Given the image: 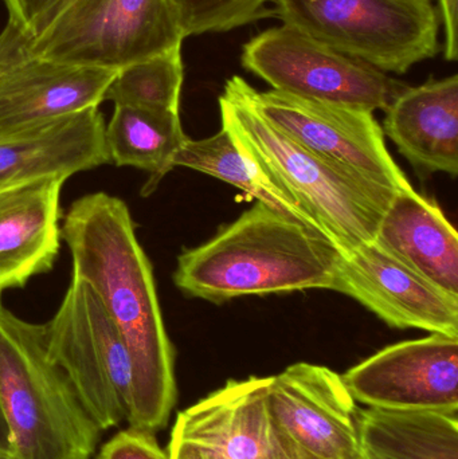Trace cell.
<instances>
[{"mask_svg":"<svg viewBox=\"0 0 458 459\" xmlns=\"http://www.w3.org/2000/svg\"><path fill=\"white\" fill-rule=\"evenodd\" d=\"M61 238L72 255V277L94 289L131 358L129 428L163 430L177 403L175 350L128 206L105 193L82 196L69 207Z\"/></svg>","mask_w":458,"mask_h":459,"instance_id":"1","label":"cell"},{"mask_svg":"<svg viewBox=\"0 0 458 459\" xmlns=\"http://www.w3.org/2000/svg\"><path fill=\"white\" fill-rule=\"evenodd\" d=\"M341 250L319 232L255 202L230 225L177 256L186 296L223 304L239 297L333 289Z\"/></svg>","mask_w":458,"mask_h":459,"instance_id":"2","label":"cell"},{"mask_svg":"<svg viewBox=\"0 0 458 459\" xmlns=\"http://www.w3.org/2000/svg\"><path fill=\"white\" fill-rule=\"evenodd\" d=\"M218 102L222 128L239 150L319 225L341 253L374 240L385 210L398 193L285 136L250 107L238 75L226 81Z\"/></svg>","mask_w":458,"mask_h":459,"instance_id":"3","label":"cell"},{"mask_svg":"<svg viewBox=\"0 0 458 459\" xmlns=\"http://www.w3.org/2000/svg\"><path fill=\"white\" fill-rule=\"evenodd\" d=\"M0 410L16 459H91L101 437L48 356L45 324L22 320L2 304Z\"/></svg>","mask_w":458,"mask_h":459,"instance_id":"4","label":"cell"},{"mask_svg":"<svg viewBox=\"0 0 458 459\" xmlns=\"http://www.w3.org/2000/svg\"><path fill=\"white\" fill-rule=\"evenodd\" d=\"M282 24L384 73L405 74L438 45L432 0H273Z\"/></svg>","mask_w":458,"mask_h":459,"instance_id":"5","label":"cell"},{"mask_svg":"<svg viewBox=\"0 0 458 459\" xmlns=\"http://www.w3.org/2000/svg\"><path fill=\"white\" fill-rule=\"evenodd\" d=\"M26 39L40 58L118 72L182 48L185 35L172 0H75Z\"/></svg>","mask_w":458,"mask_h":459,"instance_id":"6","label":"cell"},{"mask_svg":"<svg viewBox=\"0 0 458 459\" xmlns=\"http://www.w3.org/2000/svg\"><path fill=\"white\" fill-rule=\"evenodd\" d=\"M51 360L66 374L101 431L126 420L132 391L131 358L99 296L72 277L58 310L45 324Z\"/></svg>","mask_w":458,"mask_h":459,"instance_id":"7","label":"cell"},{"mask_svg":"<svg viewBox=\"0 0 458 459\" xmlns=\"http://www.w3.org/2000/svg\"><path fill=\"white\" fill-rule=\"evenodd\" d=\"M241 62L274 91L373 113L386 110L408 86L287 24L252 38Z\"/></svg>","mask_w":458,"mask_h":459,"instance_id":"8","label":"cell"},{"mask_svg":"<svg viewBox=\"0 0 458 459\" xmlns=\"http://www.w3.org/2000/svg\"><path fill=\"white\" fill-rule=\"evenodd\" d=\"M250 107L306 150L351 169L394 193L413 188L390 155L374 113L360 108L303 99L284 91H258L241 77Z\"/></svg>","mask_w":458,"mask_h":459,"instance_id":"9","label":"cell"},{"mask_svg":"<svg viewBox=\"0 0 458 459\" xmlns=\"http://www.w3.org/2000/svg\"><path fill=\"white\" fill-rule=\"evenodd\" d=\"M268 404L292 459H362L358 403L341 375L296 363L269 377Z\"/></svg>","mask_w":458,"mask_h":459,"instance_id":"10","label":"cell"},{"mask_svg":"<svg viewBox=\"0 0 458 459\" xmlns=\"http://www.w3.org/2000/svg\"><path fill=\"white\" fill-rule=\"evenodd\" d=\"M117 73L34 56L24 32L7 22L0 32V139L99 107Z\"/></svg>","mask_w":458,"mask_h":459,"instance_id":"11","label":"cell"},{"mask_svg":"<svg viewBox=\"0 0 458 459\" xmlns=\"http://www.w3.org/2000/svg\"><path fill=\"white\" fill-rule=\"evenodd\" d=\"M341 379L368 409L458 415V337L430 333L389 345Z\"/></svg>","mask_w":458,"mask_h":459,"instance_id":"12","label":"cell"},{"mask_svg":"<svg viewBox=\"0 0 458 459\" xmlns=\"http://www.w3.org/2000/svg\"><path fill=\"white\" fill-rule=\"evenodd\" d=\"M392 328L458 337V299L417 274L376 240L341 253L333 289Z\"/></svg>","mask_w":458,"mask_h":459,"instance_id":"13","label":"cell"},{"mask_svg":"<svg viewBox=\"0 0 458 459\" xmlns=\"http://www.w3.org/2000/svg\"><path fill=\"white\" fill-rule=\"evenodd\" d=\"M269 377L229 380L177 414L171 441L212 450L223 459H292L268 404Z\"/></svg>","mask_w":458,"mask_h":459,"instance_id":"14","label":"cell"},{"mask_svg":"<svg viewBox=\"0 0 458 459\" xmlns=\"http://www.w3.org/2000/svg\"><path fill=\"white\" fill-rule=\"evenodd\" d=\"M46 177L0 190V299L54 267L61 248V190Z\"/></svg>","mask_w":458,"mask_h":459,"instance_id":"15","label":"cell"},{"mask_svg":"<svg viewBox=\"0 0 458 459\" xmlns=\"http://www.w3.org/2000/svg\"><path fill=\"white\" fill-rule=\"evenodd\" d=\"M108 163L104 116L88 108L0 139V190L38 178L69 179Z\"/></svg>","mask_w":458,"mask_h":459,"instance_id":"16","label":"cell"},{"mask_svg":"<svg viewBox=\"0 0 458 459\" xmlns=\"http://www.w3.org/2000/svg\"><path fill=\"white\" fill-rule=\"evenodd\" d=\"M384 134L421 174L458 175V75L406 86L389 105Z\"/></svg>","mask_w":458,"mask_h":459,"instance_id":"17","label":"cell"},{"mask_svg":"<svg viewBox=\"0 0 458 459\" xmlns=\"http://www.w3.org/2000/svg\"><path fill=\"white\" fill-rule=\"evenodd\" d=\"M374 240L417 274L458 299V235L437 202L414 188L395 194Z\"/></svg>","mask_w":458,"mask_h":459,"instance_id":"18","label":"cell"},{"mask_svg":"<svg viewBox=\"0 0 458 459\" xmlns=\"http://www.w3.org/2000/svg\"><path fill=\"white\" fill-rule=\"evenodd\" d=\"M362 459H458V415L359 410Z\"/></svg>","mask_w":458,"mask_h":459,"instance_id":"19","label":"cell"},{"mask_svg":"<svg viewBox=\"0 0 458 459\" xmlns=\"http://www.w3.org/2000/svg\"><path fill=\"white\" fill-rule=\"evenodd\" d=\"M188 137L179 113L115 105L105 126V144L110 163L134 167L150 174L143 195H150L169 171Z\"/></svg>","mask_w":458,"mask_h":459,"instance_id":"20","label":"cell"},{"mask_svg":"<svg viewBox=\"0 0 458 459\" xmlns=\"http://www.w3.org/2000/svg\"><path fill=\"white\" fill-rule=\"evenodd\" d=\"M174 167L195 169L222 180L244 191L255 202H261L327 238L319 225L295 201L264 178L225 128L203 140H191L188 137L175 156Z\"/></svg>","mask_w":458,"mask_h":459,"instance_id":"21","label":"cell"},{"mask_svg":"<svg viewBox=\"0 0 458 459\" xmlns=\"http://www.w3.org/2000/svg\"><path fill=\"white\" fill-rule=\"evenodd\" d=\"M183 78L182 48H177L118 70L104 101L179 113Z\"/></svg>","mask_w":458,"mask_h":459,"instance_id":"22","label":"cell"},{"mask_svg":"<svg viewBox=\"0 0 458 459\" xmlns=\"http://www.w3.org/2000/svg\"><path fill=\"white\" fill-rule=\"evenodd\" d=\"M269 0H172L185 38L225 32L272 15Z\"/></svg>","mask_w":458,"mask_h":459,"instance_id":"23","label":"cell"},{"mask_svg":"<svg viewBox=\"0 0 458 459\" xmlns=\"http://www.w3.org/2000/svg\"><path fill=\"white\" fill-rule=\"evenodd\" d=\"M97 459H169L155 434L129 428L116 434L99 450Z\"/></svg>","mask_w":458,"mask_h":459,"instance_id":"24","label":"cell"},{"mask_svg":"<svg viewBox=\"0 0 458 459\" xmlns=\"http://www.w3.org/2000/svg\"><path fill=\"white\" fill-rule=\"evenodd\" d=\"M8 10V22L27 34L35 22L56 0H3Z\"/></svg>","mask_w":458,"mask_h":459,"instance_id":"25","label":"cell"},{"mask_svg":"<svg viewBox=\"0 0 458 459\" xmlns=\"http://www.w3.org/2000/svg\"><path fill=\"white\" fill-rule=\"evenodd\" d=\"M440 2L441 21L445 32L444 43V58L454 62L458 56L457 39V3L458 0H438Z\"/></svg>","mask_w":458,"mask_h":459,"instance_id":"26","label":"cell"},{"mask_svg":"<svg viewBox=\"0 0 458 459\" xmlns=\"http://www.w3.org/2000/svg\"><path fill=\"white\" fill-rule=\"evenodd\" d=\"M167 455L169 459H223L212 450L177 441H169Z\"/></svg>","mask_w":458,"mask_h":459,"instance_id":"27","label":"cell"},{"mask_svg":"<svg viewBox=\"0 0 458 459\" xmlns=\"http://www.w3.org/2000/svg\"><path fill=\"white\" fill-rule=\"evenodd\" d=\"M74 2L75 0H56L54 4L51 5V7L48 8V10L46 11V13H43L37 22H35L34 26H32L31 30L27 32L26 37L34 38L37 37V35H39L40 32H42L43 30H45L46 27H48V24L56 18V16L61 15V13Z\"/></svg>","mask_w":458,"mask_h":459,"instance_id":"28","label":"cell"},{"mask_svg":"<svg viewBox=\"0 0 458 459\" xmlns=\"http://www.w3.org/2000/svg\"><path fill=\"white\" fill-rule=\"evenodd\" d=\"M0 446L10 450V445H8V431L7 428H5L4 418H3L2 410H0Z\"/></svg>","mask_w":458,"mask_h":459,"instance_id":"29","label":"cell"},{"mask_svg":"<svg viewBox=\"0 0 458 459\" xmlns=\"http://www.w3.org/2000/svg\"><path fill=\"white\" fill-rule=\"evenodd\" d=\"M0 459H16L15 455L11 453V450L0 447Z\"/></svg>","mask_w":458,"mask_h":459,"instance_id":"30","label":"cell"},{"mask_svg":"<svg viewBox=\"0 0 458 459\" xmlns=\"http://www.w3.org/2000/svg\"><path fill=\"white\" fill-rule=\"evenodd\" d=\"M0 447H2V446H0Z\"/></svg>","mask_w":458,"mask_h":459,"instance_id":"31","label":"cell"}]
</instances>
